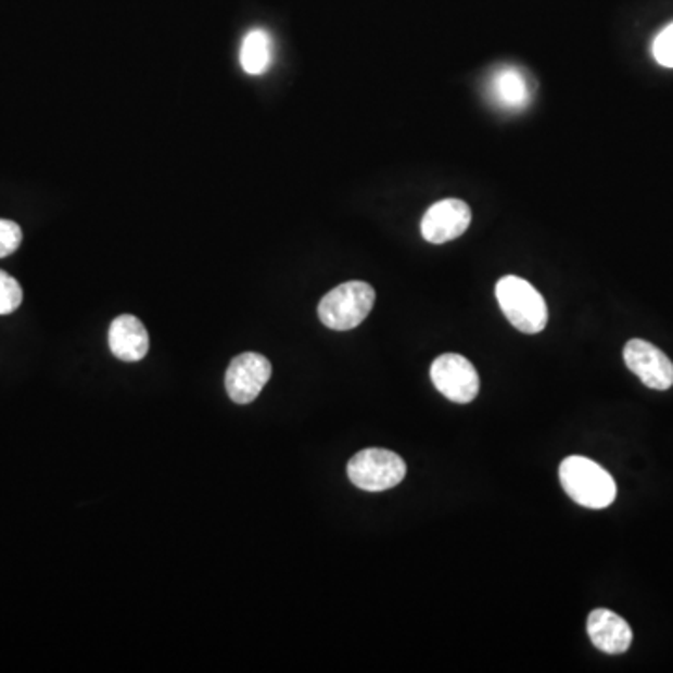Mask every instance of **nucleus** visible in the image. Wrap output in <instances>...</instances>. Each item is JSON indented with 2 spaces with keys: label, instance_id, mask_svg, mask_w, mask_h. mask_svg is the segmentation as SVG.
<instances>
[{
  "label": "nucleus",
  "instance_id": "obj_1",
  "mask_svg": "<svg viewBox=\"0 0 673 673\" xmlns=\"http://www.w3.org/2000/svg\"><path fill=\"white\" fill-rule=\"evenodd\" d=\"M559 481L563 491L576 504L587 509H606L618 496L612 475L589 458L567 457L559 466Z\"/></svg>",
  "mask_w": 673,
  "mask_h": 673
},
{
  "label": "nucleus",
  "instance_id": "obj_2",
  "mask_svg": "<svg viewBox=\"0 0 673 673\" xmlns=\"http://www.w3.org/2000/svg\"><path fill=\"white\" fill-rule=\"evenodd\" d=\"M496 297L505 318L522 333L535 335L548 323V307L545 297L525 279L505 276L496 284Z\"/></svg>",
  "mask_w": 673,
  "mask_h": 673
},
{
  "label": "nucleus",
  "instance_id": "obj_3",
  "mask_svg": "<svg viewBox=\"0 0 673 673\" xmlns=\"http://www.w3.org/2000/svg\"><path fill=\"white\" fill-rule=\"evenodd\" d=\"M377 292L369 283L351 281L339 284L328 292L318 305V318L326 328L335 331H348L357 328L369 317L374 307Z\"/></svg>",
  "mask_w": 673,
  "mask_h": 673
},
{
  "label": "nucleus",
  "instance_id": "obj_4",
  "mask_svg": "<svg viewBox=\"0 0 673 673\" xmlns=\"http://www.w3.org/2000/svg\"><path fill=\"white\" fill-rule=\"evenodd\" d=\"M406 478V462L388 449H365L351 458L348 479L367 492L390 491Z\"/></svg>",
  "mask_w": 673,
  "mask_h": 673
},
{
  "label": "nucleus",
  "instance_id": "obj_5",
  "mask_svg": "<svg viewBox=\"0 0 673 673\" xmlns=\"http://www.w3.org/2000/svg\"><path fill=\"white\" fill-rule=\"evenodd\" d=\"M431 380L445 398L453 403L468 404L478 397L479 374L470 359L460 354H444L431 365Z\"/></svg>",
  "mask_w": 673,
  "mask_h": 673
},
{
  "label": "nucleus",
  "instance_id": "obj_6",
  "mask_svg": "<svg viewBox=\"0 0 673 673\" xmlns=\"http://www.w3.org/2000/svg\"><path fill=\"white\" fill-rule=\"evenodd\" d=\"M271 378V364L268 357L256 352H245L230 361L225 377V388L229 397L238 404H250Z\"/></svg>",
  "mask_w": 673,
  "mask_h": 673
},
{
  "label": "nucleus",
  "instance_id": "obj_7",
  "mask_svg": "<svg viewBox=\"0 0 673 673\" xmlns=\"http://www.w3.org/2000/svg\"><path fill=\"white\" fill-rule=\"evenodd\" d=\"M623 359L631 372L651 390L666 391L673 385V364L664 352L644 339L625 344Z\"/></svg>",
  "mask_w": 673,
  "mask_h": 673
},
{
  "label": "nucleus",
  "instance_id": "obj_8",
  "mask_svg": "<svg viewBox=\"0 0 673 673\" xmlns=\"http://www.w3.org/2000/svg\"><path fill=\"white\" fill-rule=\"evenodd\" d=\"M471 223V209L465 201L444 199L427 209L421 221V234L434 245L457 240Z\"/></svg>",
  "mask_w": 673,
  "mask_h": 673
},
{
  "label": "nucleus",
  "instance_id": "obj_9",
  "mask_svg": "<svg viewBox=\"0 0 673 673\" xmlns=\"http://www.w3.org/2000/svg\"><path fill=\"white\" fill-rule=\"evenodd\" d=\"M587 634L593 646L606 655H621L633 646V628L612 610L599 608L587 618Z\"/></svg>",
  "mask_w": 673,
  "mask_h": 673
},
{
  "label": "nucleus",
  "instance_id": "obj_10",
  "mask_svg": "<svg viewBox=\"0 0 673 673\" xmlns=\"http://www.w3.org/2000/svg\"><path fill=\"white\" fill-rule=\"evenodd\" d=\"M109 348L120 361L135 364L149 354V331L134 315L115 318L109 328Z\"/></svg>",
  "mask_w": 673,
  "mask_h": 673
},
{
  "label": "nucleus",
  "instance_id": "obj_11",
  "mask_svg": "<svg viewBox=\"0 0 673 673\" xmlns=\"http://www.w3.org/2000/svg\"><path fill=\"white\" fill-rule=\"evenodd\" d=\"M492 94L499 105L507 109H522L530 100V87L519 67H501L492 77Z\"/></svg>",
  "mask_w": 673,
  "mask_h": 673
},
{
  "label": "nucleus",
  "instance_id": "obj_12",
  "mask_svg": "<svg viewBox=\"0 0 673 673\" xmlns=\"http://www.w3.org/2000/svg\"><path fill=\"white\" fill-rule=\"evenodd\" d=\"M271 54H274L271 36L263 28L251 30L243 38L242 49H240V64H242L243 72L250 75H263L271 64Z\"/></svg>",
  "mask_w": 673,
  "mask_h": 673
},
{
  "label": "nucleus",
  "instance_id": "obj_13",
  "mask_svg": "<svg viewBox=\"0 0 673 673\" xmlns=\"http://www.w3.org/2000/svg\"><path fill=\"white\" fill-rule=\"evenodd\" d=\"M23 302V289L14 277L0 269V315H10Z\"/></svg>",
  "mask_w": 673,
  "mask_h": 673
},
{
  "label": "nucleus",
  "instance_id": "obj_14",
  "mask_svg": "<svg viewBox=\"0 0 673 673\" xmlns=\"http://www.w3.org/2000/svg\"><path fill=\"white\" fill-rule=\"evenodd\" d=\"M23 242V232L17 223L0 219V258L14 255Z\"/></svg>",
  "mask_w": 673,
  "mask_h": 673
},
{
  "label": "nucleus",
  "instance_id": "obj_15",
  "mask_svg": "<svg viewBox=\"0 0 673 673\" xmlns=\"http://www.w3.org/2000/svg\"><path fill=\"white\" fill-rule=\"evenodd\" d=\"M655 59L664 67H673V23L657 36L653 43Z\"/></svg>",
  "mask_w": 673,
  "mask_h": 673
}]
</instances>
